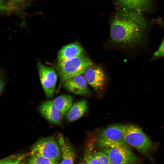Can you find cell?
Instances as JSON below:
<instances>
[{
  "instance_id": "obj_1",
  "label": "cell",
  "mask_w": 164,
  "mask_h": 164,
  "mask_svg": "<svg viewBox=\"0 0 164 164\" xmlns=\"http://www.w3.org/2000/svg\"><path fill=\"white\" fill-rule=\"evenodd\" d=\"M110 24L111 39L115 43L132 47L143 41L146 24L141 12L125 8L119 9L112 18Z\"/></svg>"
},
{
  "instance_id": "obj_2",
  "label": "cell",
  "mask_w": 164,
  "mask_h": 164,
  "mask_svg": "<svg viewBox=\"0 0 164 164\" xmlns=\"http://www.w3.org/2000/svg\"><path fill=\"white\" fill-rule=\"evenodd\" d=\"M93 66L92 61L84 54L58 62L56 68L60 79L64 81L74 76L82 75Z\"/></svg>"
},
{
  "instance_id": "obj_3",
  "label": "cell",
  "mask_w": 164,
  "mask_h": 164,
  "mask_svg": "<svg viewBox=\"0 0 164 164\" xmlns=\"http://www.w3.org/2000/svg\"><path fill=\"white\" fill-rule=\"evenodd\" d=\"M30 154L39 155L58 162L61 157L58 134L56 136H50L38 141L32 147Z\"/></svg>"
},
{
  "instance_id": "obj_4",
  "label": "cell",
  "mask_w": 164,
  "mask_h": 164,
  "mask_svg": "<svg viewBox=\"0 0 164 164\" xmlns=\"http://www.w3.org/2000/svg\"><path fill=\"white\" fill-rule=\"evenodd\" d=\"M126 126L124 125H114L102 129L96 136L97 144L101 148L126 144L124 136Z\"/></svg>"
},
{
  "instance_id": "obj_5",
  "label": "cell",
  "mask_w": 164,
  "mask_h": 164,
  "mask_svg": "<svg viewBox=\"0 0 164 164\" xmlns=\"http://www.w3.org/2000/svg\"><path fill=\"white\" fill-rule=\"evenodd\" d=\"M125 143L139 152L146 153L151 149L152 143L139 127L134 125L126 126L124 136Z\"/></svg>"
},
{
  "instance_id": "obj_6",
  "label": "cell",
  "mask_w": 164,
  "mask_h": 164,
  "mask_svg": "<svg viewBox=\"0 0 164 164\" xmlns=\"http://www.w3.org/2000/svg\"><path fill=\"white\" fill-rule=\"evenodd\" d=\"M102 148L108 155L110 164H134L138 160L126 144Z\"/></svg>"
},
{
  "instance_id": "obj_7",
  "label": "cell",
  "mask_w": 164,
  "mask_h": 164,
  "mask_svg": "<svg viewBox=\"0 0 164 164\" xmlns=\"http://www.w3.org/2000/svg\"><path fill=\"white\" fill-rule=\"evenodd\" d=\"M38 69L42 87L48 97L51 98L54 95L57 75L52 68L39 63Z\"/></svg>"
},
{
  "instance_id": "obj_8",
  "label": "cell",
  "mask_w": 164,
  "mask_h": 164,
  "mask_svg": "<svg viewBox=\"0 0 164 164\" xmlns=\"http://www.w3.org/2000/svg\"><path fill=\"white\" fill-rule=\"evenodd\" d=\"M87 82L82 75L72 77L63 81V87L74 94L82 96H87L91 94Z\"/></svg>"
},
{
  "instance_id": "obj_9",
  "label": "cell",
  "mask_w": 164,
  "mask_h": 164,
  "mask_svg": "<svg viewBox=\"0 0 164 164\" xmlns=\"http://www.w3.org/2000/svg\"><path fill=\"white\" fill-rule=\"evenodd\" d=\"M84 73L88 84L95 90L98 91L103 89L105 83L106 77L101 67L93 65L88 69Z\"/></svg>"
},
{
  "instance_id": "obj_10",
  "label": "cell",
  "mask_w": 164,
  "mask_h": 164,
  "mask_svg": "<svg viewBox=\"0 0 164 164\" xmlns=\"http://www.w3.org/2000/svg\"><path fill=\"white\" fill-rule=\"evenodd\" d=\"M41 114L47 120L55 124L61 123L62 116L54 104L53 101L43 103L39 107Z\"/></svg>"
},
{
  "instance_id": "obj_11",
  "label": "cell",
  "mask_w": 164,
  "mask_h": 164,
  "mask_svg": "<svg viewBox=\"0 0 164 164\" xmlns=\"http://www.w3.org/2000/svg\"><path fill=\"white\" fill-rule=\"evenodd\" d=\"M84 50L77 42L68 44L59 51L57 55L58 62H60L84 54Z\"/></svg>"
},
{
  "instance_id": "obj_12",
  "label": "cell",
  "mask_w": 164,
  "mask_h": 164,
  "mask_svg": "<svg viewBox=\"0 0 164 164\" xmlns=\"http://www.w3.org/2000/svg\"><path fill=\"white\" fill-rule=\"evenodd\" d=\"M61 150V162L58 164H73L75 157L74 151L69 141L60 134H58Z\"/></svg>"
},
{
  "instance_id": "obj_13",
  "label": "cell",
  "mask_w": 164,
  "mask_h": 164,
  "mask_svg": "<svg viewBox=\"0 0 164 164\" xmlns=\"http://www.w3.org/2000/svg\"><path fill=\"white\" fill-rule=\"evenodd\" d=\"M116 0L124 8L141 12L149 10L152 4V0Z\"/></svg>"
},
{
  "instance_id": "obj_14",
  "label": "cell",
  "mask_w": 164,
  "mask_h": 164,
  "mask_svg": "<svg viewBox=\"0 0 164 164\" xmlns=\"http://www.w3.org/2000/svg\"><path fill=\"white\" fill-rule=\"evenodd\" d=\"M87 101L80 100L74 103L66 114V118L67 121L73 122L81 117L87 109Z\"/></svg>"
},
{
  "instance_id": "obj_15",
  "label": "cell",
  "mask_w": 164,
  "mask_h": 164,
  "mask_svg": "<svg viewBox=\"0 0 164 164\" xmlns=\"http://www.w3.org/2000/svg\"><path fill=\"white\" fill-rule=\"evenodd\" d=\"M72 97L66 94L61 95L53 100V103L63 116L66 114L73 105Z\"/></svg>"
},
{
  "instance_id": "obj_16",
  "label": "cell",
  "mask_w": 164,
  "mask_h": 164,
  "mask_svg": "<svg viewBox=\"0 0 164 164\" xmlns=\"http://www.w3.org/2000/svg\"><path fill=\"white\" fill-rule=\"evenodd\" d=\"M84 160L87 164H110L107 154L102 152H95L86 154Z\"/></svg>"
},
{
  "instance_id": "obj_17",
  "label": "cell",
  "mask_w": 164,
  "mask_h": 164,
  "mask_svg": "<svg viewBox=\"0 0 164 164\" xmlns=\"http://www.w3.org/2000/svg\"><path fill=\"white\" fill-rule=\"evenodd\" d=\"M58 162L46 158L42 156L36 155H30L28 164H58Z\"/></svg>"
},
{
  "instance_id": "obj_18",
  "label": "cell",
  "mask_w": 164,
  "mask_h": 164,
  "mask_svg": "<svg viewBox=\"0 0 164 164\" xmlns=\"http://www.w3.org/2000/svg\"><path fill=\"white\" fill-rule=\"evenodd\" d=\"M27 155L23 154L11 155L1 160L0 164H18Z\"/></svg>"
},
{
  "instance_id": "obj_19",
  "label": "cell",
  "mask_w": 164,
  "mask_h": 164,
  "mask_svg": "<svg viewBox=\"0 0 164 164\" xmlns=\"http://www.w3.org/2000/svg\"><path fill=\"white\" fill-rule=\"evenodd\" d=\"M164 57V38L158 50L153 55V58Z\"/></svg>"
},
{
  "instance_id": "obj_20",
  "label": "cell",
  "mask_w": 164,
  "mask_h": 164,
  "mask_svg": "<svg viewBox=\"0 0 164 164\" xmlns=\"http://www.w3.org/2000/svg\"><path fill=\"white\" fill-rule=\"evenodd\" d=\"M0 93L1 94L2 93V92L3 91V89L4 87V86H5V83L2 80H0Z\"/></svg>"
},
{
  "instance_id": "obj_21",
  "label": "cell",
  "mask_w": 164,
  "mask_h": 164,
  "mask_svg": "<svg viewBox=\"0 0 164 164\" xmlns=\"http://www.w3.org/2000/svg\"><path fill=\"white\" fill-rule=\"evenodd\" d=\"M18 164H25V161L23 160L20 162Z\"/></svg>"
},
{
  "instance_id": "obj_22",
  "label": "cell",
  "mask_w": 164,
  "mask_h": 164,
  "mask_svg": "<svg viewBox=\"0 0 164 164\" xmlns=\"http://www.w3.org/2000/svg\"><path fill=\"white\" fill-rule=\"evenodd\" d=\"M12 0L14 1H19L22 0Z\"/></svg>"
},
{
  "instance_id": "obj_23",
  "label": "cell",
  "mask_w": 164,
  "mask_h": 164,
  "mask_svg": "<svg viewBox=\"0 0 164 164\" xmlns=\"http://www.w3.org/2000/svg\"><path fill=\"white\" fill-rule=\"evenodd\" d=\"M78 164H86L84 163H80Z\"/></svg>"
}]
</instances>
